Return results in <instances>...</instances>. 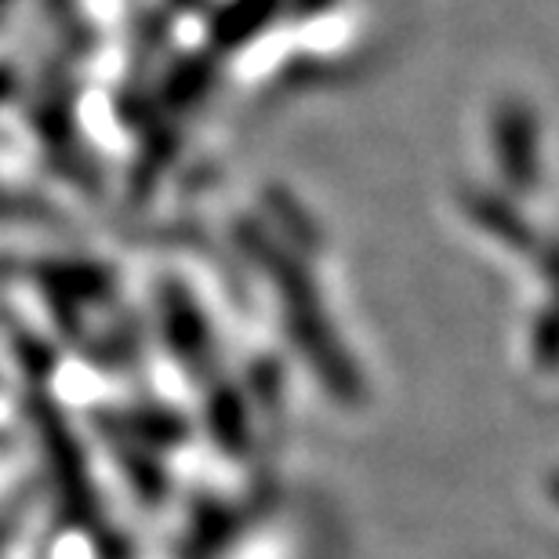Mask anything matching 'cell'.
<instances>
[{
	"label": "cell",
	"mask_w": 559,
	"mask_h": 559,
	"mask_svg": "<svg viewBox=\"0 0 559 559\" xmlns=\"http://www.w3.org/2000/svg\"><path fill=\"white\" fill-rule=\"evenodd\" d=\"M468 211H473V215L484 222V226L495 233L498 240H506L509 248H516V251L534 248V251H538V237H534L531 222L523 218L520 211L509 204V200L490 197V193H473V197H468Z\"/></svg>",
	"instance_id": "2"
},
{
	"label": "cell",
	"mask_w": 559,
	"mask_h": 559,
	"mask_svg": "<svg viewBox=\"0 0 559 559\" xmlns=\"http://www.w3.org/2000/svg\"><path fill=\"white\" fill-rule=\"evenodd\" d=\"M549 498H552V501H559V473L549 479Z\"/></svg>",
	"instance_id": "5"
},
{
	"label": "cell",
	"mask_w": 559,
	"mask_h": 559,
	"mask_svg": "<svg viewBox=\"0 0 559 559\" xmlns=\"http://www.w3.org/2000/svg\"><path fill=\"white\" fill-rule=\"evenodd\" d=\"M534 356H538L542 367L559 371V306L545 309L538 320H534Z\"/></svg>",
	"instance_id": "3"
},
{
	"label": "cell",
	"mask_w": 559,
	"mask_h": 559,
	"mask_svg": "<svg viewBox=\"0 0 559 559\" xmlns=\"http://www.w3.org/2000/svg\"><path fill=\"white\" fill-rule=\"evenodd\" d=\"M538 265H542L545 280L552 284V290H556V306H559V240L538 243Z\"/></svg>",
	"instance_id": "4"
},
{
	"label": "cell",
	"mask_w": 559,
	"mask_h": 559,
	"mask_svg": "<svg viewBox=\"0 0 559 559\" xmlns=\"http://www.w3.org/2000/svg\"><path fill=\"white\" fill-rule=\"evenodd\" d=\"M495 150L501 156V175L516 193H531L542 178V156H538V120L531 106L523 103H501L495 117Z\"/></svg>",
	"instance_id": "1"
}]
</instances>
